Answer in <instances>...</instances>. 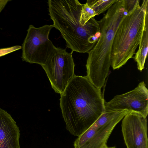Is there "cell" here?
Segmentation results:
<instances>
[{
  "label": "cell",
  "mask_w": 148,
  "mask_h": 148,
  "mask_svg": "<svg viewBox=\"0 0 148 148\" xmlns=\"http://www.w3.org/2000/svg\"><path fill=\"white\" fill-rule=\"evenodd\" d=\"M60 107L66 128L79 137L105 112L101 89L86 76L75 75L60 94Z\"/></svg>",
  "instance_id": "cell-1"
},
{
  "label": "cell",
  "mask_w": 148,
  "mask_h": 148,
  "mask_svg": "<svg viewBox=\"0 0 148 148\" xmlns=\"http://www.w3.org/2000/svg\"><path fill=\"white\" fill-rule=\"evenodd\" d=\"M49 15L71 52L88 53L100 36L98 21L91 18L84 25L80 23L83 4L77 0H49Z\"/></svg>",
  "instance_id": "cell-2"
},
{
  "label": "cell",
  "mask_w": 148,
  "mask_h": 148,
  "mask_svg": "<svg viewBox=\"0 0 148 148\" xmlns=\"http://www.w3.org/2000/svg\"><path fill=\"white\" fill-rule=\"evenodd\" d=\"M127 14L123 0H118L98 21L100 35L88 53L86 76L97 88L104 86L111 65V53L115 35L121 22Z\"/></svg>",
  "instance_id": "cell-3"
},
{
  "label": "cell",
  "mask_w": 148,
  "mask_h": 148,
  "mask_svg": "<svg viewBox=\"0 0 148 148\" xmlns=\"http://www.w3.org/2000/svg\"><path fill=\"white\" fill-rule=\"evenodd\" d=\"M148 1L144 0L127 13L119 24L114 37L111 53V65L114 70L122 67L135 53L145 24Z\"/></svg>",
  "instance_id": "cell-4"
},
{
  "label": "cell",
  "mask_w": 148,
  "mask_h": 148,
  "mask_svg": "<svg viewBox=\"0 0 148 148\" xmlns=\"http://www.w3.org/2000/svg\"><path fill=\"white\" fill-rule=\"evenodd\" d=\"M73 53H68L66 49L56 47L45 64L41 66L52 88L56 92L60 95L75 75Z\"/></svg>",
  "instance_id": "cell-5"
},
{
  "label": "cell",
  "mask_w": 148,
  "mask_h": 148,
  "mask_svg": "<svg viewBox=\"0 0 148 148\" xmlns=\"http://www.w3.org/2000/svg\"><path fill=\"white\" fill-rule=\"evenodd\" d=\"M53 27V25L38 27L29 25L22 44L23 61L41 66L45 64L56 47L49 38L50 31Z\"/></svg>",
  "instance_id": "cell-6"
},
{
  "label": "cell",
  "mask_w": 148,
  "mask_h": 148,
  "mask_svg": "<svg viewBox=\"0 0 148 148\" xmlns=\"http://www.w3.org/2000/svg\"><path fill=\"white\" fill-rule=\"evenodd\" d=\"M105 112L126 110L139 113L147 117L148 114V90L144 81L133 90L115 96L104 102Z\"/></svg>",
  "instance_id": "cell-7"
},
{
  "label": "cell",
  "mask_w": 148,
  "mask_h": 148,
  "mask_svg": "<svg viewBox=\"0 0 148 148\" xmlns=\"http://www.w3.org/2000/svg\"><path fill=\"white\" fill-rule=\"evenodd\" d=\"M121 130L127 148H148L147 117L128 112L122 121Z\"/></svg>",
  "instance_id": "cell-8"
},
{
  "label": "cell",
  "mask_w": 148,
  "mask_h": 148,
  "mask_svg": "<svg viewBox=\"0 0 148 148\" xmlns=\"http://www.w3.org/2000/svg\"><path fill=\"white\" fill-rule=\"evenodd\" d=\"M125 116H120L101 126L92 125L76 140L74 148H101L106 145L114 129Z\"/></svg>",
  "instance_id": "cell-9"
},
{
  "label": "cell",
  "mask_w": 148,
  "mask_h": 148,
  "mask_svg": "<svg viewBox=\"0 0 148 148\" xmlns=\"http://www.w3.org/2000/svg\"><path fill=\"white\" fill-rule=\"evenodd\" d=\"M20 130L11 115L0 108V148H20Z\"/></svg>",
  "instance_id": "cell-10"
},
{
  "label": "cell",
  "mask_w": 148,
  "mask_h": 148,
  "mask_svg": "<svg viewBox=\"0 0 148 148\" xmlns=\"http://www.w3.org/2000/svg\"><path fill=\"white\" fill-rule=\"evenodd\" d=\"M139 48L134 57L137 63V68L141 71L144 68V65L147 56L148 50V7L146 10L145 24L139 45Z\"/></svg>",
  "instance_id": "cell-11"
},
{
  "label": "cell",
  "mask_w": 148,
  "mask_h": 148,
  "mask_svg": "<svg viewBox=\"0 0 148 148\" xmlns=\"http://www.w3.org/2000/svg\"><path fill=\"white\" fill-rule=\"evenodd\" d=\"M118 1V0H88L86 3L98 15L108 10Z\"/></svg>",
  "instance_id": "cell-12"
},
{
  "label": "cell",
  "mask_w": 148,
  "mask_h": 148,
  "mask_svg": "<svg viewBox=\"0 0 148 148\" xmlns=\"http://www.w3.org/2000/svg\"><path fill=\"white\" fill-rule=\"evenodd\" d=\"M97 15L94 10L91 8L86 3L83 4L81 10L80 23L84 25L91 18L94 17Z\"/></svg>",
  "instance_id": "cell-13"
},
{
  "label": "cell",
  "mask_w": 148,
  "mask_h": 148,
  "mask_svg": "<svg viewBox=\"0 0 148 148\" xmlns=\"http://www.w3.org/2000/svg\"><path fill=\"white\" fill-rule=\"evenodd\" d=\"M124 8L127 13L132 11L140 5L139 0H123Z\"/></svg>",
  "instance_id": "cell-14"
},
{
  "label": "cell",
  "mask_w": 148,
  "mask_h": 148,
  "mask_svg": "<svg viewBox=\"0 0 148 148\" xmlns=\"http://www.w3.org/2000/svg\"><path fill=\"white\" fill-rule=\"evenodd\" d=\"M22 48L21 46L16 45L8 48L0 49V57L5 56Z\"/></svg>",
  "instance_id": "cell-15"
},
{
  "label": "cell",
  "mask_w": 148,
  "mask_h": 148,
  "mask_svg": "<svg viewBox=\"0 0 148 148\" xmlns=\"http://www.w3.org/2000/svg\"><path fill=\"white\" fill-rule=\"evenodd\" d=\"M8 1H9L8 0H0V13L4 8Z\"/></svg>",
  "instance_id": "cell-16"
},
{
  "label": "cell",
  "mask_w": 148,
  "mask_h": 148,
  "mask_svg": "<svg viewBox=\"0 0 148 148\" xmlns=\"http://www.w3.org/2000/svg\"><path fill=\"white\" fill-rule=\"evenodd\" d=\"M101 148H116L114 146L112 147H108L107 146V145H106L105 146H103Z\"/></svg>",
  "instance_id": "cell-17"
}]
</instances>
